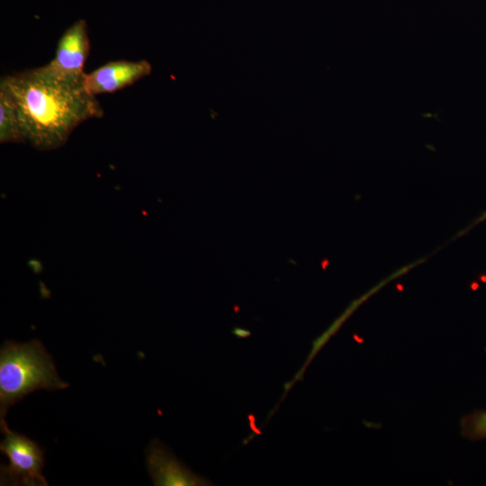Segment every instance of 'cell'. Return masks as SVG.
<instances>
[{
    "label": "cell",
    "mask_w": 486,
    "mask_h": 486,
    "mask_svg": "<svg viewBox=\"0 0 486 486\" xmlns=\"http://www.w3.org/2000/svg\"><path fill=\"white\" fill-rule=\"evenodd\" d=\"M1 79L16 104L25 141L37 149L62 147L80 123L104 115L83 80L60 76L47 65Z\"/></svg>",
    "instance_id": "1"
},
{
    "label": "cell",
    "mask_w": 486,
    "mask_h": 486,
    "mask_svg": "<svg viewBox=\"0 0 486 486\" xmlns=\"http://www.w3.org/2000/svg\"><path fill=\"white\" fill-rule=\"evenodd\" d=\"M50 355L38 339L27 343L6 340L0 350V423L11 406L38 390H62Z\"/></svg>",
    "instance_id": "2"
},
{
    "label": "cell",
    "mask_w": 486,
    "mask_h": 486,
    "mask_svg": "<svg viewBox=\"0 0 486 486\" xmlns=\"http://www.w3.org/2000/svg\"><path fill=\"white\" fill-rule=\"evenodd\" d=\"M4 438L1 452L9 459L8 465H1V485L47 486L41 471L44 465V452L29 437L9 429L6 421L1 422Z\"/></svg>",
    "instance_id": "3"
},
{
    "label": "cell",
    "mask_w": 486,
    "mask_h": 486,
    "mask_svg": "<svg viewBox=\"0 0 486 486\" xmlns=\"http://www.w3.org/2000/svg\"><path fill=\"white\" fill-rule=\"evenodd\" d=\"M90 51V40L86 20L80 19L60 37L55 57L47 67L65 77L82 81L84 67Z\"/></svg>",
    "instance_id": "4"
},
{
    "label": "cell",
    "mask_w": 486,
    "mask_h": 486,
    "mask_svg": "<svg viewBox=\"0 0 486 486\" xmlns=\"http://www.w3.org/2000/svg\"><path fill=\"white\" fill-rule=\"evenodd\" d=\"M151 71V64L145 59L109 61L90 73H85L83 85L90 94L96 96L130 86Z\"/></svg>",
    "instance_id": "5"
},
{
    "label": "cell",
    "mask_w": 486,
    "mask_h": 486,
    "mask_svg": "<svg viewBox=\"0 0 486 486\" xmlns=\"http://www.w3.org/2000/svg\"><path fill=\"white\" fill-rule=\"evenodd\" d=\"M147 468L157 486L206 485L207 481L194 473L159 441L147 449Z\"/></svg>",
    "instance_id": "6"
},
{
    "label": "cell",
    "mask_w": 486,
    "mask_h": 486,
    "mask_svg": "<svg viewBox=\"0 0 486 486\" xmlns=\"http://www.w3.org/2000/svg\"><path fill=\"white\" fill-rule=\"evenodd\" d=\"M25 141L16 104L4 82L0 81V142Z\"/></svg>",
    "instance_id": "7"
},
{
    "label": "cell",
    "mask_w": 486,
    "mask_h": 486,
    "mask_svg": "<svg viewBox=\"0 0 486 486\" xmlns=\"http://www.w3.org/2000/svg\"><path fill=\"white\" fill-rule=\"evenodd\" d=\"M462 436L469 440L486 439V410H478L464 416L460 422Z\"/></svg>",
    "instance_id": "8"
},
{
    "label": "cell",
    "mask_w": 486,
    "mask_h": 486,
    "mask_svg": "<svg viewBox=\"0 0 486 486\" xmlns=\"http://www.w3.org/2000/svg\"><path fill=\"white\" fill-rule=\"evenodd\" d=\"M232 333L238 337V338H248L250 336V331L249 330H247V329H244V328H235L232 331Z\"/></svg>",
    "instance_id": "9"
},
{
    "label": "cell",
    "mask_w": 486,
    "mask_h": 486,
    "mask_svg": "<svg viewBox=\"0 0 486 486\" xmlns=\"http://www.w3.org/2000/svg\"><path fill=\"white\" fill-rule=\"evenodd\" d=\"M485 219H486V212L483 213V214L476 220V222L473 223V225H474V224H477V223H479V222H481V221H482V220H484Z\"/></svg>",
    "instance_id": "10"
}]
</instances>
